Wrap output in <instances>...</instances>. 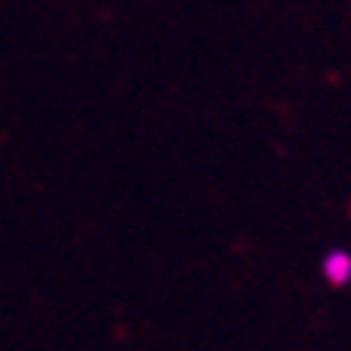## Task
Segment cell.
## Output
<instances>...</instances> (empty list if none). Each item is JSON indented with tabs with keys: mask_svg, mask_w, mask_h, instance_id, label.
Segmentation results:
<instances>
[{
	"mask_svg": "<svg viewBox=\"0 0 351 351\" xmlns=\"http://www.w3.org/2000/svg\"><path fill=\"white\" fill-rule=\"evenodd\" d=\"M323 279L332 285L351 282V254L348 251H329L323 257Z\"/></svg>",
	"mask_w": 351,
	"mask_h": 351,
	"instance_id": "6da1fadb",
	"label": "cell"
}]
</instances>
